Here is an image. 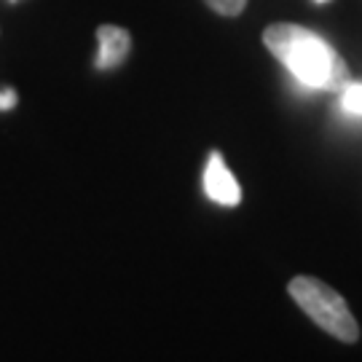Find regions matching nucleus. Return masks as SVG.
Returning a JSON list of instances; mask_svg holds the SVG:
<instances>
[{"label": "nucleus", "instance_id": "nucleus-7", "mask_svg": "<svg viewBox=\"0 0 362 362\" xmlns=\"http://www.w3.org/2000/svg\"><path fill=\"white\" fill-rule=\"evenodd\" d=\"M13 105H16V91L0 89V110H11Z\"/></svg>", "mask_w": 362, "mask_h": 362}, {"label": "nucleus", "instance_id": "nucleus-4", "mask_svg": "<svg viewBox=\"0 0 362 362\" xmlns=\"http://www.w3.org/2000/svg\"><path fill=\"white\" fill-rule=\"evenodd\" d=\"M97 40H100V57H97L100 70L118 67L132 52V35L129 30H124V27L100 25L97 27Z\"/></svg>", "mask_w": 362, "mask_h": 362}, {"label": "nucleus", "instance_id": "nucleus-2", "mask_svg": "<svg viewBox=\"0 0 362 362\" xmlns=\"http://www.w3.org/2000/svg\"><path fill=\"white\" fill-rule=\"evenodd\" d=\"M290 296L330 336L341 338L346 344L360 338L357 320L351 317L349 306L344 303V298L338 296L333 287H327L314 276H296L290 282Z\"/></svg>", "mask_w": 362, "mask_h": 362}, {"label": "nucleus", "instance_id": "nucleus-1", "mask_svg": "<svg viewBox=\"0 0 362 362\" xmlns=\"http://www.w3.org/2000/svg\"><path fill=\"white\" fill-rule=\"evenodd\" d=\"M263 46L306 89L341 91L351 81L346 59L327 40L306 27L293 22H274L263 30Z\"/></svg>", "mask_w": 362, "mask_h": 362}, {"label": "nucleus", "instance_id": "nucleus-8", "mask_svg": "<svg viewBox=\"0 0 362 362\" xmlns=\"http://www.w3.org/2000/svg\"><path fill=\"white\" fill-rule=\"evenodd\" d=\"M317 3H327V0H317Z\"/></svg>", "mask_w": 362, "mask_h": 362}, {"label": "nucleus", "instance_id": "nucleus-3", "mask_svg": "<svg viewBox=\"0 0 362 362\" xmlns=\"http://www.w3.org/2000/svg\"><path fill=\"white\" fill-rule=\"evenodd\" d=\"M204 191H207L212 202H218L223 207H236L242 202V188H239L236 177L228 172V167H226V161H223V156L218 151L209 153L207 169H204Z\"/></svg>", "mask_w": 362, "mask_h": 362}, {"label": "nucleus", "instance_id": "nucleus-5", "mask_svg": "<svg viewBox=\"0 0 362 362\" xmlns=\"http://www.w3.org/2000/svg\"><path fill=\"white\" fill-rule=\"evenodd\" d=\"M341 94V110L349 113V116H362V83H346Z\"/></svg>", "mask_w": 362, "mask_h": 362}, {"label": "nucleus", "instance_id": "nucleus-6", "mask_svg": "<svg viewBox=\"0 0 362 362\" xmlns=\"http://www.w3.org/2000/svg\"><path fill=\"white\" fill-rule=\"evenodd\" d=\"M204 3L220 16H239L247 6V0H204Z\"/></svg>", "mask_w": 362, "mask_h": 362}]
</instances>
